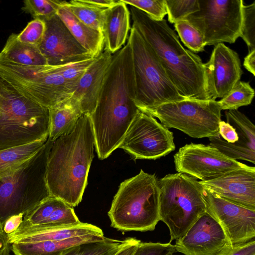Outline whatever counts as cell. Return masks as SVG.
Here are the masks:
<instances>
[{
  "instance_id": "1",
  "label": "cell",
  "mask_w": 255,
  "mask_h": 255,
  "mask_svg": "<svg viewBox=\"0 0 255 255\" xmlns=\"http://www.w3.org/2000/svg\"><path fill=\"white\" fill-rule=\"evenodd\" d=\"M95 138L91 118L83 114L74 130L52 143L46 181L51 196L73 207L82 199L94 157Z\"/></svg>"
},
{
  "instance_id": "2",
  "label": "cell",
  "mask_w": 255,
  "mask_h": 255,
  "mask_svg": "<svg viewBox=\"0 0 255 255\" xmlns=\"http://www.w3.org/2000/svg\"><path fill=\"white\" fill-rule=\"evenodd\" d=\"M132 24L153 49L179 93L191 99L208 100L201 58L181 44L165 19L154 20L130 6Z\"/></svg>"
},
{
  "instance_id": "3",
  "label": "cell",
  "mask_w": 255,
  "mask_h": 255,
  "mask_svg": "<svg viewBox=\"0 0 255 255\" xmlns=\"http://www.w3.org/2000/svg\"><path fill=\"white\" fill-rule=\"evenodd\" d=\"M53 140L50 137L31 158L0 176V230L10 217L24 215L50 197L46 172Z\"/></svg>"
},
{
  "instance_id": "4",
  "label": "cell",
  "mask_w": 255,
  "mask_h": 255,
  "mask_svg": "<svg viewBox=\"0 0 255 255\" xmlns=\"http://www.w3.org/2000/svg\"><path fill=\"white\" fill-rule=\"evenodd\" d=\"M49 109L17 91L0 75V151L46 140Z\"/></svg>"
},
{
  "instance_id": "5",
  "label": "cell",
  "mask_w": 255,
  "mask_h": 255,
  "mask_svg": "<svg viewBox=\"0 0 255 255\" xmlns=\"http://www.w3.org/2000/svg\"><path fill=\"white\" fill-rule=\"evenodd\" d=\"M159 197L156 175L141 169L121 183L108 212L111 226L125 232L154 230L160 221Z\"/></svg>"
},
{
  "instance_id": "6",
  "label": "cell",
  "mask_w": 255,
  "mask_h": 255,
  "mask_svg": "<svg viewBox=\"0 0 255 255\" xmlns=\"http://www.w3.org/2000/svg\"><path fill=\"white\" fill-rule=\"evenodd\" d=\"M159 219L169 229V242L182 237L206 212L204 188L197 179L183 173L158 179Z\"/></svg>"
},
{
  "instance_id": "7",
  "label": "cell",
  "mask_w": 255,
  "mask_h": 255,
  "mask_svg": "<svg viewBox=\"0 0 255 255\" xmlns=\"http://www.w3.org/2000/svg\"><path fill=\"white\" fill-rule=\"evenodd\" d=\"M128 40L132 53L134 103L140 111L188 99L179 93L153 49L133 25Z\"/></svg>"
},
{
  "instance_id": "8",
  "label": "cell",
  "mask_w": 255,
  "mask_h": 255,
  "mask_svg": "<svg viewBox=\"0 0 255 255\" xmlns=\"http://www.w3.org/2000/svg\"><path fill=\"white\" fill-rule=\"evenodd\" d=\"M0 75L23 95L48 109L70 98L74 92L59 66H24L0 59Z\"/></svg>"
},
{
  "instance_id": "9",
  "label": "cell",
  "mask_w": 255,
  "mask_h": 255,
  "mask_svg": "<svg viewBox=\"0 0 255 255\" xmlns=\"http://www.w3.org/2000/svg\"><path fill=\"white\" fill-rule=\"evenodd\" d=\"M221 111L216 100L186 99L141 112L157 118L168 129L176 128L191 137L201 138L219 133Z\"/></svg>"
},
{
  "instance_id": "10",
  "label": "cell",
  "mask_w": 255,
  "mask_h": 255,
  "mask_svg": "<svg viewBox=\"0 0 255 255\" xmlns=\"http://www.w3.org/2000/svg\"><path fill=\"white\" fill-rule=\"evenodd\" d=\"M199 10L186 17L203 36L206 45L234 43L240 37L243 0H198Z\"/></svg>"
},
{
  "instance_id": "11",
  "label": "cell",
  "mask_w": 255,
  "mask_h": 255,
  "mask_svg": "<svg viewBox=\"0 0 255 255\" xmlns=\"http://www.w3.org/2000/svg\"><path fill=\"white\" fill-rule=\"evenodd\" d=\"M119 148L134 159L155 160L174 151L175 145L172 132L153 117L139 111Z\"/></svg>"
},
{
  "instance_id": "12",
  "label": "cell",
  "mask_w": 255,
  "mask_h": 255,
  "mask_svg": "<svg viewBox=\"0 0 255 255\" xmlns=\"http://www.w3.org/2000/svg\"><path fill=\"white\" fill-rule=\"evenodd\" d=\"M173 157L177 172L187 174L202 181L248 166L226 156L209 144L202 143L186 144Z\"/></svg>"
},
{
  "instance_id": "13",
  "label": "cell",
  "mask_w": 255,
  "mask_h": 255,
  "mask_svg": "<svg viewBox=\"0 0 255 255\" xmlns=\"http://www.w3.org/2000/svg\"><path fill=\"white\" fill-rule=\"evenodd\" d=\"M203 196L206 212L219 224L230 244L255 240V210L227 200L205 188Z\"/></svg>"
},
{
  "instance_id": "14",
  "label": "cell",
  "mask_w": 255,
  "mask_h": 255,
  "mask_svg": "<svg viewBox=\"0 0 255 255\" xmlns=\"http://www.w3.org/2000/svg\"><path fill=\"white\" fill-rule=\"evenodd\" d=\"M203 70L208 100L226 96L243 73L238 54L223 43L215 45L209 60L203 63Z\"/></svg>"
},
{
  "instance_id": "15",
  "label": "cell",
  "mask_w": 255,
  "mask_h": 255,
  "mask_svg": "<svg viewBox=\"0 0 255 255\" xmlns=\"http://www.w3.org/2000/svg\"><path fill=\"white\" fill-rule=\"evenodd\" d=\"M41 19L45 22L46 30L38 48L49 65H62L93 58L56 14Z\"/></svg>"
},
{
  "instance_id": "16",
  "label": "cell",
  "mask_w": 255,
  "mask_h": 255,
  "mask_svg": "<svg viewBox=\"0 0 255 255\" xmlns=\"http://www.w3.org/2000/svg\"><path fill=\"white\" fill-rule=\"evenodd\" d=\"M228 244L221 226L206 212L174 245L184 255H217Z\"/></svg>"
},
{
  "instance_id": "17",
  "label": "cell",
  "mask_w": 255,
  "mask_h": 255,
  "mask_svg": "<svg viewBox=\"0 0 255 255\" xmlns=\"http://www.w3.org/2000/svg\"><path fill=\"white\" fill-rule=\"evenodd\" d=\"M206 189L231 202L255 210V167L235 169L212 180L199 181Z\"/></svg>"
},
{
  "instance_id": "18",
  "label": "cell",
  "mask_w": 255,
  "mask_h": 255,
  "mask_svg": "<svg viewBox=\"0 0 255 255\" xmlns=\"http://www.w3.org/2000/svg\"><path fill=\"white\" fill-rule=\"evenodd\" d=\"M112 55L104 49L82 76L72 94L71 97L79 103L83 114L90 116L94 112Z\"/></svg>"
},
{
  "instance_id": "19",
  "label": "cell",
  "mask_w": 255,
  "mask_h": 255,
  "mask_svg": "<svg viewBox=\"0 0 255 255\" xmlns=\"http://www.w3.org/2000/svg\"><path fill=\"white\" fill-rule=\"evenodd\" d=\"M104 236L100 228L91 224L77 223L57 225L42 229L28 230L19 234L7 236L9 243H33L65 240L85 235Z\"/></svg>"
},
{
  "instance_id": "20",
  "label": "cell",
  "mask_w": 255,
  "mask_h": 255,
  "mask_svg": "<svg viewBox=\"0 0 255 255\" xmlns=\"http://www.w3.org/2000/svg\"><path fill=\"white\" fill-rule=\"evenodd\" d=\"M130 11L121 0L107 9L103 27L105 50L113 54L121 49L130 30Z\"/></svg>"
},
{
  "instance_id": "21",
  "label": "cell",
  "mask_w": 255,
  "mask_h": 255,
  "mask_svg": "<svg viewBox=\"0 0 255 255\" xmlns=\"http://www.w3.org/2000/svg\"><path fill=\"white\" fill-rule=\"evenodd\" d=\"M56 14L74 37L93 58L97 57L102 53L105 47L102 31L92 29L79 21L69 9L62 4V0H61Z\"/></svg>"
},
{
  "instance_id": "22",
  "label": "cell",
  "mask_w": 255,
  "mask_h": 255,
  "mask_svg": "<svg viewBox=\"0 0 255 255\" xmlns=\"http://www.w3.org/2000/svg\"><path fill=\"white\" fill-rule=\"evenodd\" d=\"M105 237L85 235L62 240L33 243L14 242L11 250L14 255H62L67 250L76 245L101 241Z\"/></svg>"
},
{
  "instance_id": "23",
  "label": "cell",
  "mask_w": 255,
  "mask_h": 255,
  "mask_svg": "<svg viewBox=\"0 0 255 255\" xmlns=\"http://www.w3.org/2000/svg\"><path fill=\"white\" fill-rule=\"evenodd\" d=\"M49 137L53 141L70 133L83 115L79 103L72 97L49 108Z\"/></svg>"
},
{
  "instance_id": "24",
  "label": "cell",
  "mask_w": 255,
  "mask_h": 255,
  "mask_svg": "<svg viewBox=\"0 0 255 255\" xmlns=\"http://www.w3.org/2000/svg\"><path fill=\"white\" fill-rule=\"evenodd\" d=\"M17 35L12 33L8 37L0 52V60L24 66L48 65L38 46L20 42Z\"/></svg>"
},
{
  "instance_id": "25",
  "label": "cell",
  "mask_w": 255,
  "mask_h": 255,
  "mask_svg": "<svg viewBox=\"0 0 255 255\" xmlns=\"http://www.w3.org/2000/svg\"><path fill=\"white\" fill-rule=\"evenodd\" d=\"M227 123L236 130L239 139L232 144L245 150L255 151V126L250 120L238 110L225 112Z\"/></svg>"
},
{
  "instance_id": "26",
  "label": "cell",
  "mask_w": 255,
  "mask_h": 255,
  "mask_svg": "<svg viewBox=\"0 0 255 255\" xmlns=\"http://www.w3.org/2000/svg\"><path fill=\"white\" fill-rule=\"evenodd\" d=\"M46 140H38L0 150V176L31 158L43 147Z\"/></svg>"
},
{
  "instance_id": "27",
  "label": "cell",
  "mask_w": 255,
  "mask_h": 255,
  "mask_svg": "<svg viewBox=\"0 0 255 255\" xmlns=\"http://www.w3.org/2000/svg\"><path fill=\"white\" fill-rule=\"evenodd\" d=\"M62 4L67 6L83 24L92 29L103 32L108 8L91 5L83 0H62Z\"/></svg>"
},
{
  "instance_id": "28",
  "label": "cell",
  "mask_w": 255,
  "mask_h": 255,
  "mask_svg": "<svg viewBox=\"0 0 255 255\" xmlns=\"http://www.w3.org/2000/svg\"><path fill=\"white\" fill-rule=\"evenodd\" d=\"M133 238L119 240L105 238L103 240L79 244L67 250L62 255H115Z\"/></svg>"
},
{
  "instance_id": "29",
  "label": "cell",
  "mask_w": 255,
  "mask_h": 255,
  "mask_svg": "<svg viewBox=\"0 0 255 255\" xmlns=\"http://www.w3.org/2000/svg\"><path fill=\"white\" fill-rule=\"evenodd\" d=\"M61 200L50 196L25 214L18 229L7 235H16L28 228L41 224L50 216Z\"/></svg>"
},
{
  "instance_id": "30",
  "label": "cell",
  "mask_w": 255,
  "mask_h": 255,
  "mask_svg": "<svg viewBox=\"0 0 255 255\" xmlns=\"http://www.w3.org/2000/svg\"><path fill=\"white\" fill-rule=\"evenodd\" d=\"M254 96V89L249 82L240 81L218 102L222 110H238L240 107L251 104Z\"/></svg>"
},
{
  "instance_id": "31",
  "label": "cell",
  "mask_w": 255,
  "mask_h": 255,
  "mask_svg": "<svg viewBox=\"0 0 255 255\" xmlns=\"http://www.w3.org/2000/svg\"><path fill=\"white\" fill-rule=\"evenodd\" d=\"M175 30L185 46L193 52L204 50L206 44L202 33L186 20H183L174 23Z\"/></svg>"
},
{
  "instance_id": "32",
  "label": "cell",
  "mask_w": 255,
  "mask_h": 255,
  "mask_svg": "<svg viewBox=\"0 0 255 255\" xmlns=\"http://www.w3.org/2000/svg\"><path fill=\"white\" fill-rule=\"evenodd\" d=\"M79 222L73 207L61 200L59 205L44 222L39 225L28 228L16 235L28 230L42 229L57 225L72 224ZM16 235L7 236H11Z\"/></svg>"
},
{
  "instance_id": "33",
  "label": "cell",
  "mask_w": 255,
  "mask_h": 255,
  "mask_svg": "<svg viewBox=\"0 0 255 255\" xmlns=\"http://www.w3.org/2000/svg\"><path fill=\"white\" fill-rule=\"evenodd\" d=\"M168 20L175 23L199 10L198 0H165Z\"/></svg>"
},
{
  "instance_id": "34",
  "label": "cell",
  "mask_w": 255,
  "mask_h": 255,
  "mask_svg": "<svg viewBox=\"0 0 255 255\" xmlns=\"http://www.w3.org/2000/svg\"><path fill=\"white\" fill-rule=\"evenodd\" d=\"M209 145L217 148L226 156L234 160H243L255 163V151L245 150L233 146L225 141L219 133L209 138Z\"/></svg>"
},
{
  "instance_id": "35",
  "label": "cell",
  "mask_w": 255,
  "mask_h": 255,
  "mask_svg": "<svg viewBox=\"0 0 255 255\" xmlns=\"http://www.w3.org/2000/svg\"><path fill=\"white\" fill-rule=\"evenodd\" d=\"M240 37L248 46L249 52L255 50V1L243 5Z\"/></svg>"
},
{
  "instance_id": "36",
  "label": "cell",
  "mask_w": 255,
  "mask_h": 255,
  "mask_svg": "<svg viewBox=\"0 0 255 255\" xmlns=\"http://www.w3.org/2000/svg\"><path fill=\"white\" fill-rule=\"evenodd\" d=\"M96 58L59 66L61 75L74 91L82 76L95 61Z\"/></svg>"
},
{
  "instance_id": "37",
  "label": "cell",
  "mask_w": 255,
  "mask_h": 255,
  "mask_svg": "<svg viewBox=\"0 0 255 255\" xmlns=\"http://www.w3.org/2000/svg\"><path fill=\"white\" fill-rule=\"evenodd\" d=\"M22 9L35 18L44 19L56 14L60 5L59 0H25Z\"/></svg>"
},
{
  "instance_id": "38",
  "label": "cell",
  "mask_w": 255,
  "mask_h": 255,
  "mask_svg": "<svg viewBox=\"0 0 255 255\" xmlns=\"http://www.w3.org/2000/svg\"><path fill=\"white\" fill-rule=\"evenodd\" d=\"M45 30V21L40 18H35L17 35V39L21 42L38 47L43 40Z\"/></svg>"
},
{
  "instance_id": "39",
  "label": "cell",
  "mask_w": 255,
  "mask_h": 255,
  "mask_svg": "<svg viewBox=\"0 0 255 255\" xmlns=\"http://www.w3.org/2000/svg\"><path fill=\"white\" fill-rule=\"evenodd\" d=\"M127 5L129 4L145 12L151 18L161 20L166 13L165 0H121Z\"/></svg>"
},
{
  "instance_id": "40",
  "label": "cell",
  "mask_w": 255,
  "mask_h": 255,
  "mask_svg": "<svg viewBox=\"0 0 255 255\" xmlns=\"http://www.w3.org/2000/svg\"><path fill=\"white\" fill-rule=\"evenodd\" d=\"M176 252L175 245L170 242L161 243L140 241L132 255H172Z\"/></svg>"
},
{
  "instance_id": "41",
  "label": "cell",
  "mask_w": 255,
  "mask_h": 255,
  "mask_svg": "<svg viewBox=\"0 0 255 255\" xmlns=\"http://www.w3.org/2000/svg\"><path fill=\"white\" fill-rule=\"evenodd\" d=\"M217 255H255V241L227 245Z\"/></svg>"
},
{
  "instance_id": "42",
  "label": "cell",
  "mask_w": 255,
  "mask_h": 255,
  "mask_svg": "<svg viewBox=\"0 0 255 255\" xmlns=\"http://www.w3.org/2000/svg\"><path fill=\"white\" fill-rule=\"evenodd\" d=\"M219 133L225 141L229 143H235L239 139L238 134L235 128L224 121H221L219 123Z\"/></svg>"
},
{
  "instance_id": "43",
  "label": "cell",
  "mask_w": 255,
  "mask_h": 255,
  "mask_svg": "<svg viewBox=\"0 0 255 255\" xmlns=\"http://www.w3.org/2000/svg\"><path fill=\"white\" fill-rule=\"evenodd\" d=\"M24 215L14 216L9 218L5 223L3 232L6 235L11 234L16 230L22 222Z\"/></svg>"
},
{
  "instance_id": "44",
  "label": "cell",
  "mask_w": 255,
  "mask_h": 255,
  "mask_svg": "<svg viewBox=\"0 0 255 255\" xmlns=\"http://www.w3.org/2000/svg\"><path fill=\"white\" fill-rule=\"evenodd\" d=\"M243 65L249 72L255 76V50L248 53L245 57Z\"/></svg>"
},
{
  "instance_id": "45",
  "label": "cell",
  "mask_w": 255,
  "mask_h": 255,
  "mask_svg": "<svg viewBox=\"0 0 255 255\" xmlns=\"http://www.w3.org/2000/svg\"><path fill=\"white\" fill-rule=\"evenodd\" d=\"M140 242V240L133 238L128 244L121 249L115 255H132Z\"/></svg>"
},
{
  "instance_id": "46",
  "label": "cell",
  "mask_w": 255,
  "mask_h": 255,
  "mask_svg": "<svg viewBox=\"0 0 255 255\" xmlns=\"http://www.w3.org/2000/svg\"><path fill=\"white\" fill-rule=\"evenodd\" d=\"M83 1L91 5L104 8H110L119 2V0H83Z\"/></svg>"
},
{
  "instance_id": "47",
  "label": "cell",
  "mask_w": 255,
  "mask_h": 255,
  "mask_svg": "<svg viewBox=\"0 0 255 255\" xmlns=\"http://www.w3.org/2000/svg\"><path fill=\"white\" fill-rule=\"evenodd\" d=\"M9 245L7 235L0 230V255H9Z\"/></svg>"
},
{
  "instance_id": "48",
  "label": "cell",
  "mask_w": 255,
  "mask_h": 255,
  "mask_svg": "<svg viewBox=\"0 0 255 255\" xmlns=\"http://www.w3.org/2000/svg\"></svg>"
}]
</instances>
